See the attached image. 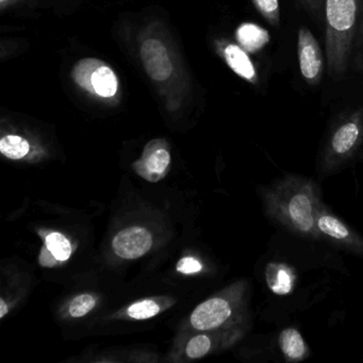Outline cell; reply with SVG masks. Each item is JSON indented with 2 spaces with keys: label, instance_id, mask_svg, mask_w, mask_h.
Returning <instances> with one entry per match:
<instances>
[{
  "label": "cell",
  "instance_id": "6da1fadb",
  "mask_svg": "<svg viewBox=\"0 0 363 363\" xmlns=\"http://www.w3.org/2000/svg\"><path fill=\"white\" fill-rule=\"evenodd\" d=\"M263 199L267 216L284 228L299 237L320 239L315 220L323 203L312 180L297 176L282 178L265 189Z\"/></svg>",
  "mask_w": 363,
  "mask_h": 363
},
{
  "label": "cell",
  "instance_id": "7a4b0ae2",
  "mask_svg": "<svg viewBox=\"0 0 363 363\" xmlns=\"http://www.w3.org/2000/svg\"><path fill=\"white\" fill-rule=\"evenodd\" d=\"M363 0H324L327 65L330 76L346 73L362 14Z\"/></svg>",
  "mask_w": 363,
  "mask_h": 363
},
{
  "label": "cell",
  "instance_id": "3957f363",
  "mask_svg": "<svg viewBox=\"0 0 363 363\" xmlns=\"http://www.w3.org/2000/svg\"><path fill=\"white\" fill-rule=\"evenodd\" d=\"M315 225L320 239L354 254L363 255V238L331 213L324 205L318 210Z\"/></svg>",
  "mask_w": 363,
  "mask_h": 363
},
{
  "label": "cell",
  "instance_id": "277c9868",
  "mask_svg": "<svg viewBox=\"0 0 363 363\" xmlns=\"http://www.w3.org/2000/svg\"><path fill=\"white\" fill-rule=\"evenodd\" d=\"M297 52H298L299 69L301 76L309 86H316L322 80L323 54L320 44L313 33L301 26L297 37Z\"/></svg>",
  "mask_w": 363,
  "mask_h": 363
},
{
  "label": "cell",
  "instance_id": "5b68a950",
  "mask_svg": "<svg viewBox=\"0 0 363 363\" xmlns=\"http://www.w3.org/2000/svg\"><path fill=\"white\" fill-rule=\"evenodd\" d=\"M363 118L360 111L344 120L333 131L329 141V158L333 161L345 159L352 154L362 140Z\"/></svg>",
  "mask_w": 363,
  "mask_h": 363
},
{
  "label": "cell",
  "instance_id": "8992f818",
  "mask_svg": "<svg viewBox=\"0 0 363 363\" xmlns=\"http://www.w3.org/2000/svg\"><path fill=\"white\" fill-rule=\"evenodd\" d=\"M231 301L216 297L201 303L191 315V323L199 330H212L224 325L233 316Z\"/></svg>",
  "mask_w": 363,
  "mask_h": 363
},
{
  "label": "cell",
  "instance_id": "52a82bcc",
  "mask_svg": "<svg viewBox=\"0 0 363 363\" xmlns=\"http://www.w3.org/2000/svg\"><path fill=\"white\" fill-rule=\"evenodd\" d=\"M152 245V237L143 227L124 229L114 237L112 247L124 259H138L145 255Z\"/></svg>",
  "mask_w": 363,
  "mask_h": 363
},
{
  "label": "cell",
  "instance_id": "ba28073f",
  "mask_svg": "<svg viewBox=\"0 0 363 363\" xmlns=\"http://www.w3.org/2000/svg\"><path fill=\"white\" fill-rule=\"evenodd\" d=\"M141 58L146 73L156 82H164L173 72L167 48L158 40H147L142 44Z\"/></svg>",
  "mask_w": 363,
  "mask_h": 363
},
{
  "label": "cell",
  "instance_id": "9c48e42d",
  "mask_svg": "<svg viewBox=\"0 0 363 363\" xmlns=\"http://www.w3.org/2000/svg\"><path fill=\"white\" fill-rule=\"evenodd\" d=\"M224 58L228 67L237 75L247 80L250 84H257L258 74H257L256 67L246 50L241 46L228 44L224 50Z\"/></svg>",
  "mask_w": 363,
  "mask_h": 363
},
{
  "label": "cell",
  "instance_id": "30bf717a",
  "mask_svg": "<svg viewBox=\"0 0 363 363\" xmlns=\"http://www.w3.org/2000/svg\"><path fill=\"white\" fill-rule=\"evenodd\" d=\"M267 286L277 295L290 294L294 288V272L284 263L271 262L265 269Z\"/></svg>",
  "mask_w": 363,
  "mask_h": 363
},
{
  "label": "cell",
  "instance_id": "8fae6325",
  "mask_svg": "<svg viewBox=\"0 0 363 363\" xmlns=\"http://www.w3.org/2000/svg\"><path fill=\"white\" fill-rule=\"evenodd\" d=\"M278 341H279L280 350L289 362H297L309 356V348L303 335L296 328L290 327V328L284 329L280 333Z\"/></svg>",
  "mask_w": 363,
  "mask_h": 363
},
{
  "label": "cell",
  "instance_id": "7c38bea8",
  "mask_svg": "<svg viewBox=\"0 0 363 363\" xmlns=\"http://www.w3.org/2000/svg\"><path fill=\"white\" fill-rule=\"evenodd\" d=\"M269 31L256 24L241 25L237 30V40L240 46L248 52H257L262 50L269 42Z\"/></svg>",
  "mask_w": 363,
  "mask_h": 363
},
{
  "label": "cell",
  "instance_id": "4fadbf2b",
  "mask_svg": "<svg viewBox=\"0 0 363 363\" xmlns=\"http://www.w3.org/2000/svg\"><path fill=\"white\" fill-rule=\"evenodd\" d=\"M93 91L94 94L105 99L114 96L118 92V78L116 74L107 65H103L96 69L92 76Z\"/></svg>",
  "mask_w": 363,
  "mask_h": 363
},
{
  "label": "cell",
  "instance_id": "5bb4252c",
  "mask_svg": "<svg viewBox=\"0 0 363 363\" xmlns=\"http://www.w3.org/2000/svg\"><path fill=\"white\" fill-rule=\"evenodd\" d=\"M159 142L160 140L154 141L155 150L147 155L146 159H144V165L142 169L145 172L142 173L143 177L150 178L148 177L150 175L161 176L169 167L171 156L165 148L158 146Z\"/></svg>",
  "mask_w": 363,
  "mask_h": 363
},
{
  "label": "cell",
  "instance_id": "9a60e30c",
  "mask_svg": "<svg viewBox=\"0 0 363 363\" xmlns=\"http://www.w3.org/2000/svg\"><path fill=\"white\" fill-rule=\"evenodd\" d=\"M103 65H105V63L99 60V59L88 58L79 61V63H77L76 67H74V82L91 94H94L91 80H92L93 74L96 71V69H99Z\"/></svg>",
  "mask_w": 363,
  "mask_h": 363
},
{
  "label": "cell",
  "instance_id": "2e32d148",
  "mask_svg": "<svg viewBox=\"0 0 363 363\" xmlns=\"http://www.w3.org/2000/svg\"><path fill=\"white\" fill-rule=\"evenodd\" d=\"M30 150L28 142L18 135H7L0 141V152L12 160L24 158Z\"/></svg>",
  "mask_w": 363,
  "mask_h": 363
},
{
  "label": "cell",
  "instance_id": "e0dca14e",
  "mask_svg": "<svg viewBox=\"0 0 363 363\" xmlns=\"http://www.w3.org/2000/svg\"><path fill=\"white\" fill-rule=\"evenodd\" d=\"M46 246L58 261H65L71 257V243L61 233H52L48 235L46 237Z\"/></svg>",
  "mask_w": 363,
  "mask_h": 363
},
{
  "label": "cell",
  "instance_id": "ac0fdd59",
  "mask_svg": "<svg viewBox=\"0 0 363 363\" xmlns=\"http://www.w3.org/2000/svg\"><path fill=\"white\" fill-rule=\"evenodd\" d=\"M257 11L264 18L271 26L278 27L280 25L279 0H252Z\"/></svg>",
  "mask_w": 363,
  "mask_h": 363
},
{
  "label": "cell",
  "instance_id": "d6986e66",
  "mask_svg": "<svg viewBox=\"0 0 363 363\" xmlns=\"http://www.w3.org/2000/svg\"><path fill=\"white\" fill-rule=\"evenodd\" d=\"M159 311H160V308L154 301L145 299V301L131 305L127 312H128V315L135 320H146V318L157 315Z\"/></svg>",
  "mask_w": 363,
  "mask_h": 363
},
{
  "label": "cell",
  "instance_id": "ffe728a7",
  "mask_svg": "<svg viewBox=\"0 0 363 363\" xmlns=\"http://www.w3.org/2000/svg\"><path fill=\"white\" fill-rule=\"evenodd\" d=\"M95 307V298L92 295L82 294L76 297L69 306V313L74 318H82Z\"/></svg>",
  "mask_w": 363,
  "mask_h": 363
},
{
  "label": "cell",
  "instance_id": "44dd1931",
  "mask_svg": "<svg viewBox=\"0 0 363 363\" xmlns=\"http://www.w3.org/2000/svg\"><path fill=\"white\" fill-rule=\"evenodd\" d=\"M211 348V341L206 335H197L189 342L186 354L190 358L199 359L206 356Z\"/></svg>",
  "mask_w": 363,
  "mask_h": 363
},
{
  "label": "cell",
  "instance_id": "7402d4cb",
  "mask_svg": "<svg viewBox=\"0 0 363 363\" xmlns=\"http://www.w3.org/2000/svg\"><path fill=\"white\" fill-rule=\"evenodd\" d=\"M201 269H203V267H201V263L196 259L190 258V257L182 258L177 264L178 271L184 274L196 273V272L201 271Z\"/></svg>",
  "mask_w": 363,
  "mask_h": 363
},
{
  "label": "cell",
  "instance_id": "603a6c76",
  "mask_svg": "<svg viewBox=\"0 0 363 363\" xmlns=\"http://www.w3.org/2000/svg\"><path fill=\"white\" fill-rule=\"evenodd\" d=\"M356 52V65L363 59V7L361 14L360 25H359L358 35H357L356 44H354V52Z\"/></svg>",
  "mask_w": 363,
  "mask_h": 363
},
{
  "label": "cell",
  "instance_id": "cb8c5ba5",
  "mask_svg": "<svg viewBox=\"0 0 363 363\" xmlns=\"http://www.w3.org/2000/svg\"><path fill=\"white\" fill-rule=\"evenodd\" d=\"M57 261L58 260H57L56 257L48 250V246L45 245V247L42 248L41 256H40V263H41V265L48 267H55Z\"/></svg>",
  "mask_w": 363,
  "mask_h": 363
},
{
  "label": "cell",
  "instance_id": "d4e9b609",
  "mask_svg": "<svg viewBox=\"0 0 363 363\" xmlns=\"http://www.w3.org/2000/svg\"><path fill=\"white\" fill-rule=\"evenodd\" d=\"M297 1L308 11L313 12V13L320 11L324 6V0H297Z\"/></svg>",
  "mask_w": 363,
  "mask_h": 363
},
{
  "label": "cell",
  "instance_id": "484cf974",
  "mask_svg": "<svg viewBox=\"0 0 363 363\" xmlns=\"http://www.w3.org/2000/svg\"><path fill=\"white\" fill-rule=\"evenodd\" d=\"M8 310H9V308H8L7 303H5L4 299H0V318H4L7 314Z\"/></svg>",
  "mask_w": 363,
  "mask_h": 363
},
{
  "label": "cell",
  "instance_id": "4316f807",
  "mask_svg": "<svg viewBox=\"0 0 363 363\" xmlns=\"http://www.w3.org/2000/svg\"><path fill=\"white\" fill-rule=\"evenodd\" d=\"M357 67H358L360 71L363 72V59L360 61V62L357 63Z\"/></svg>",
  "mask_w": 363,
  "mask_h": 363
},
{
  "label": "cell",
  "instance_id": "83f0119b",
  "mask_svg": "<svg viewBox=\"0 0 363 363\" xmlns=\"http://www.w3.org/2000/svg\"><path fill=\"white\" fill-rule=\"evenodd\" d=\"M6 1H8V0H0V3L5 4Z\"/></svg>",
  "mask_w": 363,
  "mask_h": 363
}]
</instances>
